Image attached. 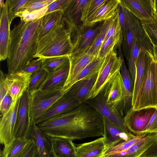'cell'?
Returning <instances> with one entry per match:
<instances>
[{"label":"cell","instance_id":"1f68e13d","mask_svg":"<svg viewBox=\"0 0 157 157\" xmlns=\"http://www.w3.org/2000/svg\"><path fill=\"white\" fill-rule=\"evenodd\" d=\"M108 0H89L82 12L80 21L84 25L98 13Z\"/></svg>","mask_w":157,"mask_h":157},{"label":"cell","instance_id":"277c9868","mask_svg":"<svg viewBox=\"0 0 157 157\" xmlns=\"http://www.w3.org/2000/svg\"><path fill=\"white\" fill-rule=\"evenodd\" d=\"M63 88L38 89L30 94V113L35 121L68 91Z\"/></svg>","mask_w":157,"mask_h":157},{"label":"cell","instance_id":"ee69618b","mask_svg":"<svg viewBox=\"0 0 157 157\" xmlns=\"http://www.w3.org/2000/svg\"><path fill=\"white\" fill-rule=\"evenodd\" d=\"M70 1L71 0H54L47 6V10L45 15L58 10L62 11L63 12Z\"/></svg>","mask_w":157,"mask_h":157},{"label":"cell","instance_id":"816d5d0a","mask_svg":"<svg viewBox=\"0 0 157 157\" xmlns=\"http://www.w3.org/2000/svg\"><path fill=\"white\" fill-rule=\"evenodd\" d=\"M152 46L154 59L157 62V46L152 45Z\"/></svg>","mask_w":157,"mask_h":157},{"label":"cell","instance_id":"7c38bea8","mask_svg":"<svg viewBox=\"0 0 157 157\" xmlns=\"http://www.w3.org/2000/svg\"><path fill=\"white\" fill-rule=\"evenodd\" d=\"M106 103L124 114V89L121 72L101 91Z\"/></svg>","mask_w":157,"mask_h":157},{"label":"cell","instance_id":"2e32d148","mask_svg":"<svg viewBox=\"0 0 157 157\" xmlns=\"http://www.w3.org/2000/svg\"><path fill=\"white\" fill-rule=\"evenodd\" d=\"M81 104L76 99L64 96L57 101L46 112L36 120V124L72 110Z\"/></svg>","mask_w":157,"mask_h":157},{"label":"cell","instance_id":"c3c4849f","mask_svg":"<svg viewBox=\"0 0 157 157\" xmlns=\"http://www.w3.org/2000/svg\"><path fill=\"white\" fill-rule=\"evenodd\" d=\"M13 101L12 97L7 93L0 101L1 116L4 114L9 109Z\"/></svg>","mask_w":157,"mask_h":157},{"label":"cell","instance_id":"30bf717a","mask_svg":"<svg viewBox=\"0 0 157 157\" xmlns=\"http://www.w3.org/2000/svg\"><path fill=\"white\" fill-rule=\"evenodd\" d=\"M20 98L13 101L9 109L1 116L0 142L4 146L10 143L14 139V128Z\"/></svg>","mask_w":157,"mask_h":157},{"label":"cell","instance_id":"4316f807","mask_svg":"<svg viewBox=\"0 0 157 157\" xmlns=\"http://www.w3.org/2000/svg\"><path fill=\"white\" fill-rule=\"evenodd\" d=\"M54 150L56 157H76V146L72 140L52 138Z\"/></svg>","mask_w":157,"mask_h":157},{"label":"cell","instance_id":"8fae6325","mask_svg":"<svg viewBox=\"0 0 157 157\" xmlns=\"http://www.w3.org/2000/svg\"><path fill=\"white\" fill-rule=\"evenodd\" d=\"M27 138L34 142L37 149L39 157H56L54 150L52 138L40 131L33 119L31 120Z\"/></svg>","mask_w":157,"mask_h":157},{"label":"cell","instance_id":"5b68a950","mask_svg":"<svg viewBox=\"0 0 157 157\" xmlns=\"http://www.w3.org/2000/svg\"><path fill=\"white\" fill-rule=\"evenodd\" d=\"M104 21L90 26L78 25L71 29L73 38L72 40L73 48L70 56L85 52L90 48L101 31Z\"/></svg>","mask_w":157,"mask_h":157},{"label":"cell","instance_id":"d6a6232c","mask_svg":"<svg viewBox=\"0 0 157 157\" xmlns=\"http://www.w3.org/2000/svg\"><path fill=\"white\" fill-rule=\"evenodd\" d=\"M140 23L152 45L157 46V13L150 18L140 21Z\"/></svg>","mask_w":157,"mask_h":157},{"label":"cell","instance_id":"9a60e30c","mask_svg":"<svg viewBox=\"0 0 157 157\" xmlns=\"http://www.w3.org/2000/svg\"><path fill=\"white\" fill-rule=\"evenodd\" d=\"M105 152L118 144L131 139L136 135L123 132L107 119L103 117Z\"/></svg>","mask_w":157,"mask_h":157},{"label":"cell","instance_id":"bcb514c9","mask_svg":"<svg viewBox=\"0 0 157 157\" xmlns=\"http://www.w3.org/2000/svg\"><path fill=\"white\" fill-rule=\"evenodd\" d=\"M43 59L38 58L33 59L25 65L20 71L33 74L41 68Z\"/></svg>","mask_w":157,"mask_h":157},{"label":"cell","instance_id":"9c48e42d","mask_svg":"<svg viewBox=\"0 0 157 157\" xmlns=\"http://www.w3.org/2000/svg\"><path fill=\"white\" fill-rule=\"evenodd\" d=\"M30 93L27 89L20 98L14 130V139L27 138L31 121L30 113Z\"/></svg>","mask_w":157,"mask_h":157},{"label":"cell","instance_id":"6da1fadb","mask_svg":"<svg viewBox=\"0 0 157 157\" xmlns=\"http://www.w3.org/2000/svg\"><path fill=\"white\" fill-rule=\"evenodd\" d=\"M42 17L26 21L21 20L10 31L7 59L8 74L19 72L35 58Z\"/></svg>","mask_w":157,"mask_h":157},{"label":"cell","instance_id":"b9f144b4","mask_svg":"<svg viewBox=\"0 0 157 157\" xmlns=\"http://www.w3.org/2000/svg\"><path fill=\"white\" fill-rule=\"evenodd\" d=\"M28 0H8V13L9 22L11 24L22 6Z\"/></svg>","mask_w":157,"mask_h":157},{"label":"cell","instance_id":"f5cc1de1","mask_svg":"<svg viewBox=\"0 0 157 157\" xmlns=\"http://www.w3.org/2000/svg\"><path fill=\"white\" fill-rule=\"evenodd\" d=\"M155 6H156V12L157 13V0H155Z\"/></svg>","mask_w":157,"mask_h":157},{"label":"cell","instance_id":"ac0fdd59","mask_svg":"<svg viewBox=\"0 0 157 157\" xmlns=\"http://www.w3.org/2000/svg\"><path fill=\"white\" fill-rule=\"evenodd\" d=\"M10 24L8 13V0L6 1L0 11V60L7 59L10 34Z\"/></svg>","mask_w":157,"mask_h":157},{"label":"cell","instance_id":"52a82bcc","mask_svg":"<svg viewBox=\"0 0 157 157\" xmlns=\"http://www.w3.org/2000/svg\"><path fill=\"white\" fill-rule=\"evenodd\" d=\"M73 48L71 29L67 28L62 35L37 52L35 58H45L65 56H70L72 54Z\"/></svg>","mask_w":157,"mask_h":157},{"label":"cell","instance_id":"cb8c5ba5","mask_svg":"<svg viewBox=\"0 0 157 157\" xmlns=\"http://www.w3.org/2000/svg\"><path fill=\"white\" fill-rule=\"evenodd\" d=\"M96 57L86 52L69 56V74L63 89Z\"/></svg>","mask_w":157,"mask_h":157},{"label":"cell","instance_id":"f1b7e54d","mask_svg":"<svg viewBox=\"0 0 157 157\" xmlns=\"http://www.w3.org/2000/svg\"><path fill=\"white\" fill-rule=\"evenodd\" d=\"M105 58L96 57L64 89L68 90L76 82L82 79L89 78L98 74Z\"/></svg>","mask_w":157,"mask_h":157},{"label":"cell","instance_id":"d590c367","mask_svg":"<svg viewBox=\"0 0 157 157\" xmlns=\"http://www.w3.org/2000/svg\"><path fill=\"white\" fill-rule=\"evenodd\" d=\"M122 36L121 35H115L109 38L101 46L97 57L104 58L109 53L114 50L115 46H119L121 44Z\"/></svg>","mask_w":157,"mask_h":157},{"label":"cell","instance_id":"5bb4252c","mask_svg":"<svg viewBox=\"0 0 157 157\" xmlns=\"http://www.w3.org/2000/svg\"><path fill=\"white\" fill-rule=\"evenodd\" d=\"M119 4L140 21L150 18L156 13L155 0H119Z\"/></svg>","mask_w":157,"mask_h":157},{"label":"cell","instance_id":"44dd1931","mask_svg":"<svg viewBox=\"0 0 157 157\" xmlns=\"http://www.w3.org/2000/svg\"><path fill=\"white\" fill-rule=\"evenodd\" d=\"M95 75L89 78L80 80L74 84L64 96L77 100L81 104L85 102L97 76Z\"/></svg>","mask_w":157,"mask_h":157},{"label":"cell","instance_id":"7402d4cb","mask_svg":"<svg viewBox=\"0 0 157 157\" xmlns=\"http://www.w3.org/2000/svg\"><path fill=\"white\" fill-rule=\"evenodd\" d=\"M89 0H71L67 8L63 12V19L67 28L72 29L78 25L82 12Z\"/></svg>","mask_w":157,"mask_h":157},{"label":"cell","instance_id":"ba28073f","mask_svg":"<svg viewBox=\"0 0 157 157\" xmlns=\"http://www.w3.org/2000/svg\"><path fill=\"white\" fill-rule=\"evenodd\" d=\"M156 108H151L134 110L131 108L124 117L127 129L136 135L144 133Z\"/></svg>","mask_w":157,"mask_h":157},{"label":"cell","instance_id":"7a4b0ae2","mask_svg":"<svg viewBox=\"0 0 157 157\" xmlns=\"http://www.w3.org/2000/svg\"><path fill=\"white\" fill-rule=\"evenodd\" d=\"M132 107L134 110L157 108V62L155 60L151 64Z\"/></svg>","mask_w":157,"mask_h":157},{"label":"cell","instance_id":"d6986e66","mask_svg":"<svg viewBox=\"0 0 157 157\" xmlns=\"http://www.w3.org/2000/svg\"><path fill=\"white\" fill-rule=\"evenodd\" d=\"M157 141V133L148 134L128 149L103 157H140Z\"/></svg>","mask_w":157,"mask_h":157},{"label":"cell","instance_id":"7bdbcfd3","mask_svg":"<svg viewBox=\"0 0 157 157\" xmlns=\"http://www.w3.org/2000/svg\"><path fill=\"white\" fill-rule=\"evenodd\" d=\"M47 10V6L30 13L26 12L19 13L17 14L16 16L20 17L21 20L31 21L42 17L45 15Z\"/></svg>","mask_w":157,"mask_h":157},{"label":"cell","instance_id":"4fadbf2b","mask_svg":"<svg viewBox=\"0 0 157 157\" xmlns=\"http://www.w3.org/2000/svg\"><path fill=\"white\" fill-rule=\"evenodd\" d=\"M32 75L22 71L7 75L4 81L5 87L13 101L20 98L27 89Z\"/></svg>","mask_w":157,"mask_h":157},{"label":"cell","instance_id":"f546056e","mask_svg":"<svg viewBox=\"0 0 157 157\" xmlns=\"http://www.w3.org/2000/svg\"><path fill=\"white\" fill-rule=\"evenodd\" d=\"M63 11L58 10L50 13L42 17L41 27L37 41L63 20Z\"/></svg>","mask_w":157,"mask_h":157},{"label":"cell","instance_id":"f6af8a7d","mask_svg":"<svg viewBox=\"0 0 157 157\" xmlns=\"http://www.w3.org/2000/svg\"><path fill=\"white\" fill-rule=\"evenodd\" d=\"M38 153L37 149L34 142L29 140L28 143L17 157H35Z\"/></svg>","mask_w":157,"mask_h":157},{"label":"cell","instance_id":"ab89813d","mask_svg":"<svg viewBox=\"0 0 157 157\" xmlns=\"http://www.w3.org/2000/svg\"><path fill=\"white\" fill-rule=\"evenodd\" d=\"M140 50V49L136 43L131 49L129 58L127 61L128 70L133 85L135 77L136 63Z\"/></svg>","mask_w":157,"mask_h":157},{"label":"cell","instance_id":"e575fe53","mask_svg":"<svg viewBox=\"0 0 157 157\" xmlns=\"http://www.w3.org/2000/svg\"><path fill=\"white\" fill-rule=\"evenodd\" d=\"M112 18L104 21L103 26L93 44L85 52L95 56H97L100 49L104 43L111 21Z\"/></svg>","mask_w":157,"mask_h":157},{"label":"cell","instance_id":"4dcf8cb0","mask_svg":"<svg viewBox=\"0 0 157 157\" xmlns=\"http://www.w3.org/2000/svg\"><path fill=\"white\" fill-rule=\"evenodd\" d=\"M29 140L27 138L14 139L10 143L4 146L1 152V157H17Z\"/></svg>","mask_w":157,"mask_h":157},{"label":"cell","instance_id":"e0dca14e","mask_svg":"<svg viewBox=\"0 0 157 157\" xmlns=\"http://www.w3.org/2000/svg\"><path fill=\"white\" fill-rule=\"evenodd\" d=\"M153 60H155L154 58L148 53L143 50H140L136 63L132 107L135 102L140 87Z\"/></svg>","mask_w":157,"mask_h":157},{"label":"cell","instance_id":"7dc6e473","mask_svg":"<svg viewBox=\"0 0 157 157\" xmlns=\"http://www.w3.org/2000/svg\"><path fill=\"white\" fill-rule=\"evenodd\" d=\"M144 133H157V108L151 118Z\"/></svg>","mask_w":157,"mask_h":157},{"label":"cell","instance_id":"603a6c76","mask_svg":"<svg viewBox=\"0 0 157 157\" xmlns=\"http://www.w3.org/2000/svg\"><path fill=\"white\" fill-rule=\"evenodd\" d=\"M75 146L76 157H103L105 152L102 137Z\"/></svg>","mask_w":157,"mask_h":157},{"label":"cell","instance_id":"60d3db41","mask_svg":"<svg viewBox=\"0 0 157 157\" xmlns=\"http://www.w3.org/2000/svg\"><path fill=\"white\" fill-rule=\"evenodd\" d=\"M117 35H121L122 37L121 28L116 10L112 18L111 21L105 36L104 43L110 37Z\"/></svg>","mask_w":157,"mask_h":157},{"label":"cell","instance_id":"3957f363","mask_svg":"<svg viewBox=\"0 0 157 157\" xmlns=\"http://www.w3.org/2000/svg\"><path fill=\"white\" fill-rule=\"evenodd\" d=\"M122 64V58L114 50L106 56L86 100L94 98L103 90L120 72Z\"/></svg>","mask_w":157,"mask_h":157},{"label":"cell","instance_id":"d4e9b609","mask_svg":"<svg viewBox=\"0 0 157 157\" xmlns=\"http://www.w3.org/2000/svg\"><path fill=\"white\" fill-rule=\"evenodd\" d=\"M143 27L138 19L128 29L122 36L121 43L122 50L124 56L128 61L131 51L136 42L137 38Z\"/></svg>","mask_w":157,"mask_h":157},{"label":"cell","instance_id":"836d02e7","mask_svg":"<svg viewBox=\"0 0 157 157\" xmlns=\"http://www.w3.org/2000/svg\"><path fill=\"white\" fill-rule=\"evenodd\" d=\"M41 68L49 73L56 70L69 59L68 56L43 58Z\"/></svg>","mask_w":157,"mask_h":157},{"label":"cell","instance_id":"681fc988","mask_svg":"<svg viewBox=\"0 0 157 157\" xmlns=\"http://www.w3.org/2000/svg\"><path fill=\"white\" fill-rule=\"evenodd\" d=\"M140 157H157V141L149 147Z\"/></svg>","mask_w":157,"mask_h":157},{"label":"cell","instance_id":"f907efd6","mask_svg":"<svg viewBox=\"0 0 157 157\" xmlns=\"http://www.w3.org/2000/svg\"><path fill=\"white\" fill-rule=\"evenodd\" d=\"M0 101H1L6 94L7 92L5 88L4 81L7 75L1 70H0Z\"/></svg>","mask_w":157,"mask_h":157},{"label":"cell","instance_id":"484cf974","mask_svg":"<svg viewBox=\"0 0 157 157\" xmlns=\"http://www.w3.org/2000/svg\"><path fill=\"white\" fill-rule=\"evenodd\" d=\"M121 71L124 89V113H126L132 108L133 84L129 70L122 58Z\"/></svg>","mask_w":157,"mask_h":157},{"label":"cell","instance_id":"83f0119b","mask_svg":"<svg viewBox=\"0 0 157 157\" xmlns=\"http://www.w3.org/2000/svg\"><path fill=\"white\" fill-rule=\"evenodd\" d=\"M118 5L119 0H108L96 15L83 26H90L109 19L114 14Z\"/></svg>","mask_w":157,"mask_h":157},{"label":"cell","instance_id":"db71d44e","mask_svg":"<svg viewBox=\"0 0 157 157\" xmlns=\"http://www.w3.org/2000/svg\"><path fill=\"white\" fill-rule=\"evenodd\" d=\"M35 157H39V156H38V153H37V154H36V155Z\"/></svg>","mask_w":157,"mask_h":157},{"label":"cell","instance_id":"8992f818","mask_svg":"<svg viewBox=\"0 0 157 157\" xmlns=\"http://www.w3.org/2000/svg\"><path fill=\"white\" fill-rule=\"evenodd\" d=\"M85 102L121 131L126 133L129 132L124 121V114L116 108L106 103L102 91L94 98L87 100Z\"/></svg>","mask_w":157,"mask_h":157},{"label":"cell","instance_id":"ffe728a7","mask_svg":"<svg viewBox=\"0 0 157 157\" xmlns=\"http://www.w3.org/2000/svg\"><path fill=\"white\" fill-rule=\"evenodd\" d=\"M69 70V59L61 67L48 73L46 79L38 89L47 90L63 88L68 76Z\"/></svg>","mask_w":157,"mask_h":157},{"label":"cell","instance_id":"8d00e7d4","mask_svg":"<svg viewBox=\"0 0 157 157\" xmlns=\"http://www.w3.org/2000/svg\"><path fill=\"white\" fill-rule=\"evenodd\" d=\"M48 74L47 72L42 68L32 74L27 89L30 94L39 88L46 79Z\"/></svg>","mask_w":157,"mask_h":157},{"label":"cell","instance_id":"74e56055","mask_svg":"<svg viewBox=\"0 0 157 157\" xmlns=\"http://www.w3.org/2000/svg\"><path fill=\"white\" fill-rule=\"evenodd\" d=\"M54 1V0H28L22 6L18 13L23 12L30 13L40 10L47 6Z\"/></svg>","mask_w":157,"mask_h":157},{"label":"cell","instance_id":"f35d334b","mask_svg":"<svg viewBox=\"0 0 157 157\" xmlns=\"http://www.w3.org/2000/svg\"><path fill=\"white\" fill-rule=\"evenodd\" d=\"M148 134L144 133L136 135L132 138L121 143L107 151L105 152L103 156L114 153L128 149L142 138L146 136Z\"/></svg>","mask_w":157,"mask_h":157}]
</instances>
